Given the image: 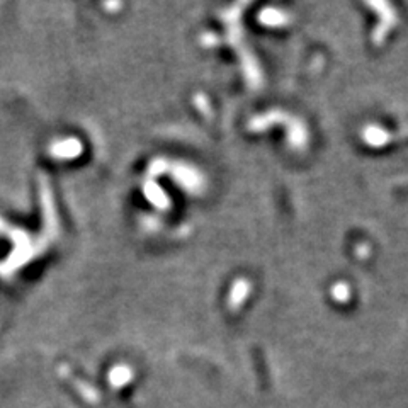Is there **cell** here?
I'll use <instances>...</instances> for the list:
<instances>
[]
</instances>
